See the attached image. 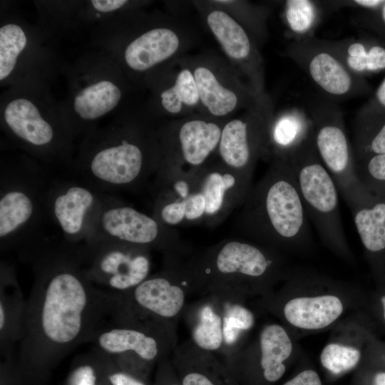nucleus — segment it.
I'll use <instances>...</instances> for the list:
<instances>
[{
  "instance_id": "7ed1b4c3",
  "label": "nucleus",
  "mask_w": 385,
  "mask_h": 385,
  "mask_svg": "<svg viewBox=\"0 0 385 385\" xmlns=\"http://www.w3.org/2000/svg\"><path fill=\"white\" fill-rule=\"evenodd\" d=\"M237 210L233 229L240 237L276 250L309 240L310 221L287 160L271 161Z\"/></svg>"
},
{
  "instance_id": "393cba45",
  "label": "nucleus",
  "mask_w": 385,
  "mask_h": 385,
  "mask_svg": "<svg viewBox=\"0 0 385 385\" xmlns=\"http://www.w3.org/2000/svg\"><path fill=\"white\" fill-rule=\"evenodd\" d=\"M122 97L119 86L108 79L91 82L74 96L73 108L78 119L83 124L92 123L113 111Z\"/></svg>"
},
{
  "instance_id": "9d476101",
  "label": "nucleus",
  "mask_w": 385,
  "mask_h": 385,
  "mask_svg": "<svg viewBox=\"0 0 385 385\" xmlns=\"http://www.w3.org/2000/svg\"><path fill=\"white\" fill-rule=\"evenodd\" d=\"M3 124L8 135L21 148L42 161L72 165L68 124L52 120L31 100L17 97L4 108Z\"/></svg>"
},
{
  "instance_id": "f704fd0d",
  "label": "nucleus",
  "mask_w": 385,
  "mask_h": 385,
  "mask_svg": "<svg viewBox=\"0 0 385 385\" xmlns=\"http://www.w3.org/2000/svg\"><path fill=\"white\" fill-rule=\"evenodd\" d=\"M360 350L354 346L329 343L322 349L320 362L328 371L339 374L354 368L361 359Z\"/></svg>"
},
{
  "instance_id": "f3484780",
  "label": "nucleus",
  "mask_w": 385,
  "mask_h": 385,
  "mask_svg": "<svg viewBox=\"0 0 385 385\" xmlns=\"http://www.w3.org/2000/svg\"><path fill=\"white\" fill-rule=\"evenodd\" d=\"M269 124L256 118H234L223 125L219 159L229 168L253 175L260 158L265 156Z\"/></svg>"
},
{
  "instance_id": "f03ea898",
  "label": "nucleus",
  "mask_w": 385,
  "mask_h": 385,
  "mask_svg": "<svg viewBox=\"0 0 385 385\" xmlns=\"http://www.w3.org/2000/svg\"><path fill=\"white\" fill-rule=\"evenodd\" d=\"M89 135L71 165L76 178L109 194L139 190L155 178L161 161L158 134L114 125Z\"/></svg>"
},
{
  "instance_id": "f8f14e48",
  "label": "nucleus",
  "mask_w": 385,
  "mask_h": 385,
  "mask_svg": "<svg viewBox=\"0 0 385 385\" xmlns=\"http://www.w3.org/2000/svg\"><path fill=\"white\" fill-rule=\"evenodd\" d=\"M85 273L99 288L130 292L150 275L151 251L118 242L92 240L79 245Z\"/></svg>"
},
{
  "instance_id": "58836bf2",
  "label": "nucleus",
  "mask_w": 385,
  "mask_h": 385,
  "mask_svg": "<svg viewBox=\"0 0 385 385\" xmlns=\"http://www.w3.org/2000/svg\"><path fill=\"white\" fill-rule=\"evenodd\" d=\"M152 385H181L172 364L170 357L158 363Z\"/></svg>"
},
{
  "instance_id": "ddd939ff",
  "label": "nucleus",
  "mask_w": 385,
  "mask_h": 385,
  "mask_svg": "<svg viewBox=\"0 0 385 385\" xmlns=\"http://www.w3.org/2000/svg\"><path fill=\"white\" fill-rule=\"evenodd\" d=\"M108 195L76 178L51 180L48 213L64 241L73 245L86 241Z\"/></svg>"
},
{
  "instance_id": "f257e3e1",
  "label": "nucleus",
  "mask_w": 385,
  "mask_h": 385,
  "mask_svg": "<svg viewBox=\"0 0 385 385\" xmlns=\"http://www.w3.org/2000/svg\"><path fill=\"white\" fill-rule=\"evenodd\" d=\"M34 282L19 343L20 385H47L53 370L110 318L114 293L86 276L79 245L48 240L27 259Z\"/></svg>"
},
{
  "instance_id": "4468645a",
  "label": "nucleus",
  "mask_w": 385,
  "mask_h": 385,
  "mask_svg": "<svg viewBox=\"0 0 385 385\" xmlns=\"http://www.w3.org/2000/svg\"><path fill=\"white\" fill-rule=\"evenodd\" d=\"M222 126L215 121L192 118L162 133L161 161L155 177L188 173L212 160Z\"/></svg>"
},
{
  "instance_id": "4c0bfd02",
  "label": "nucleus",
  "mask_w": 385,
  "mask_h": 385,
  "mask_svg": "<svg viewBox=\"0 0 385 385\" xmlns=\"http://www.w3.org/2000/svg\"><path fill=\"white\" fill-rule=\"evenodd\" d=\"M100 353L102 356L100 385H152V382L150 381L145 380L123 369L110 357Z\"/></svg>"
},
{
  "instance_id": "4be33fe9",
  "label": "nucleus",
  "mask_w": 385,
  "mask_h": 385,
  "mask_svg": "<svg viewBox=\"0 0 385 385\" xmlns=\"http://www.w3.org/2000/svg\"><path fill=\"white\" fill-rule=\"evenodd\" d=\"M180 46L176 33L168 28L148 30L128 43L123 53L125 64L135 71H145L167 60Z\"/></svg>"
},
{
  "instance_id": "423d86ee",
  "label": "nucleus",
  "mask_w": 385,
  "mask_h": 385,
  "mask_svg": "<svg viewBox=\"0 0 385 385\" xmlns=\"http://www.w3.org/2000/svg\"><path fill=\"white\" fill-rule=\"evenodd\" d=\"M192 262L202 296L244 299L265 291L281 275L277 250L240 237L193 253Z\"/></svg>"
},
{
  "instance_id": "39448f33",
  "label": "nucleus",
  "mask_w": 385,
  "mask_h": 385,
  "mask_svg": "<svg viewBox=\"0 0 385 385\" xmlns=\"http://www.w3.org/2000/svg\"><path fill=\"white\" fill-rule=\"evenodd\" d=\"M193 252L183 257L163 258V268L130 292L114 293L110 319L137 326L177 340V324L188 297L200 294L192 263Z\"/></svg>"
},
{
  "instance_id": "2f4dec72",
  "label": "nucleus",
  "mask_w": 385,
  "mask_h": 385,
  "mask_svg": "<svg viewBox=\"0 0 385 385\" xmlns=\"http://www.w3.org/2000/svg\"><path fill=\"white\" fill-rule=\"evenodd\" d=\"M102 356L95 349L75 357L63 385H100Z\"/></svg>"
},
{
  "instance_id": "6e6552de",
  "label": "nucleus",
  "mask_w": 385,
  "mask_h": 385,
  "mask_svg": "<svg viewBox=\"0 0 385 385\" xmlns=\"http://www.w3.org/2000/svg\"><path fill=\"white\" fill-rule=\"evenodd\" d=\"M310 222L331 249L346 255L347 242L342 221L337 185L321 161L313 135L288 158Z\"/></svg>"
},
{
  "instance_id": "473e14b6",
  "label": "nucleus",
  "mask_w": 385,
  "mask_h": 385,
  "mask_svg": "<svg viewBox=\"0 0 385 385\" xmlns=\"http://www.w3.org/2000/svg\"><path fill=\"white\" fill-rule=\"evenodd\" d=\"M346 66L352 71L361 73L385 68V48L374 46L368 50L360 42L348 45L345 56Z\"/></svg>"
},
{
  "instance_id": "37998d69",
  "label": "nucleus",
  "mask_w": 385,
  "mask_h": 385,
  "mask_svg": "<svg viewBox=\"0 0 385 385\" xmlns=\"http://www.w3.org/2000/svg\"><path fill=\"white\" fill-rule=\"evenodd\" d=\"M355 4L366 7V8H376L383 4L385 1L381 0H356L354 1Z\"/></svg>"
},
{
  "instance_id": "7c9ffc66",
  "label": "nucleus",
  "mask_w": 385,
  "mask_h": 385,
  "mask_svg": "<svg viewBox=\"0 0 385 385\" xmlns=\"http://www.w3.org/2000/svg\"><path fill=\"white\" fill-rule=\"evenodd\" d=\"M200 101L193 73L185 68L179 72L174 84L160 94L163 108L171 114L180 113L183 106H192Z\"/></svg>"
},
{
  "instance_id": "9b49d317",
  "label": "nucleus",
  "mask_w": 385,
  "mask_h": 385,
  "mask_svg": "<svg viewBox=\"0 0 385 385\" xmlns=\"http://www.w3.org/2000/svg\"><path fill=\"white\" fill-rule=\"evenodd\" d=\"M88 343L123 369L147 381L154 366L170 357L178 345L173 339L110 319L97 329Z\"/></svg>"
},
{
  "instance_id": "72a5a7b5",
  "label": "nucleus",
  "mask_w": 385,
  "mask_h": 385,
  "mask_svg": "<svg viewBox=\"0 0 385 385\" xmlns=\"http://www.w3.org/2000/svg\"><path fill=\"white\" fill-rule=\"evenodd\" d=\"M355 171L364 188L374 195H385V153L355 162Z\"/></svg>"
},
{
  "instance_id": "1a4fd4ad",
  "label": "nucleus",
  "mask_w": 385,
  "mask_h": 385,
  "mask_svg": "<svg viewBox=\"0 0 385 385\" xmlns=\"http://www.w3.org/2000/svg\"><path fill=\"white\" fill-rule=\"evenodd\" d=\"M92 240L141 247L160 252L163 258L185 257L193 252L176 229L161 224L152 215L144 213L111 194L86 241Z\"/></svg>"
},
{
  "instance_id": "a19ab883",
  "label": "nucleus",
  "mask_w": 385,
  "mask_h": 385,
  "mask_svg": "<svg viewBox=\"0 0 385 385\" xmlns=\"http://www.w3.org/2000/svg\"><path fill=\"white\" fill-rule=\"evenodd\" d=\"M128 3L125 0H93L91 1L93 8L99 12L108 13L120 9Z\"/></svg>"
},
{
  "instance_id": "79ce46f5",
  "label": "nucleus",
  "mask_w": 385,
  "mask_h": 385,
  "mask_svg": "<svg viewBox=\"0 0 385 385\" xmlns=\"http://www.w3.org/2000/svg\"><path fill=\"white\" fill-rule=\"evenodd\" d=\"M369 385H385V370L376 371L371 377Z\"/></svg>"
},
{
  "instance_id": "2eb2a0df",
  "label": "nucleus",
  "mask_w": 385,
  "mask_h": 385,
  "mask_svg": "<svg viewBox=\"0 0 385 385\" xmlns=\"http://www.w3.org/2000/svg\"><path fill=\"white\" fill-rule=\"evenodd\" d=\"M312 125L317 154L350 210L368 198L371 193L357 178L353 147L342 118L335 113L317 114Z\"/></svg>"
},
{
  "instance_id": "a878e982",
  "label": "nucleus",
  "mask_w": 385,
  "mask_h": 385,
  "mask_svg": "<svg viewBox=\"0 0 385 385\" xmlns=\"http://www.w3.org/2000/svg\"><path fill=\"white\" fill-rule=\"evenodd\" d=\"M307 68L313 81L326 93L343 96L352 91L354 78L350 70L330 52L316 51L309 57Z\"/></svg>"
},
{
  "instance_id": "a18cd8bd",
  "label": "nucleus",
  "mask_w": 385,
  "mask_h": 385,
  "mask_svg": "<svg viewBox=\"0 0 385 385\" xmlns=\"http://www.w3.org/2000/svg\"><path fill=\"white\" fill-rule=\"evenodd\" d=\"M380 304L381 307L382 318L385 323V294H383L380 298Z\"/></svg>"
},
{
  "instance_id": "bb28decb",
  "label": "nucleus",
  "mask_w": 385,
  "mask_h": 385,
  "mask_svg": "<svg viewBox=\"0 0 385 385\" xmlns=\"http://www.w3.org/2000/svg\"><path fill=\"white\" fill-rule=\"evenodd\" d=\"M217 297L222 308L223 346L218 356L223 361L243 345L245 335L255 326V316L244 299Z\"/></svg>"
},
{
  "instance_id": "cd10ccee",
  "label": "nucleus",
  "mask_w": 385,
  "mask_h": 385,
  "mask_svg": "<svg viewBox=\"0 0 385 385\" xmlns=\"http://www.w3.org/2000/svg\"><path fill=\"white\" fill-rule=\"evenodd\" d=\"M207 25L225 53L231 58L242 61L251 53V43L242 26L227 13L213 10L207 17Z\"/></svg>"
},
{
  "instance_id": "c9c22d12",
  "label": "nucleus",
  "mask_w": 385,
  "mask_h": 385,
  "mask_svg": "<svg viewBox=\"0 0 385 385\" xmlns=\"http://www.w3.org/2000/svg\"><path fill=\"white\" fill-rule=\"evenodd\" d=\"M385 153V122L377 128L359 125L354 149L355 162Z\"/></svg>"
},
{
  "instance_id": "e433bc0d",
  "label": "nucleus",
  "mask_w": 385,
  "mask_h": 385,
  "mask_svg": "<svg viewBox=\"0 0 385 385\" xmlns=\"http://www.w3.org/2000/svg\"><path fill=\"white\" fill-rule=\"evenodd\" d=\"M285 16L292 31L297 34L307 32L315 19V7L307 0L286 1Z\"/></svg>"
},
{
  "instance_id": "aec40b11",
  "label": "nucleus",
  "mask_w": 385,
  "mask_h": 385,
  "mask_svg": "<svg viewBox=\"0 0 385 385\" xmlns=\"http://www.w3.org/2000/svg\"><path fill=\"white\" fill-rule=\"evenodd\" d=\"M202 296L188 303L181 317L188 328L192 342L219 356L223 346L222 303L216 295Z\"/></svg>"
},
{
  "instance_id": "6ab92c4d",
  "label": "nucleus",
  "mask_w": 385,
  "mask_h": 385,
  "mask_svg": "<svg viewBox=\"0 0 385 385\" xmlns=\"http://www.w3.org/2000/svg\"><path fill=\"white\" fill-rule=\"evenodd\" d=\"M26 301L17 280L14 267L1 262L0 352L3 360L15 359L14 354L23 329Z\"/></svg>"
},
{
  "instance_id": "20e7f679",
  "label": "nucleus",
  "mask_w": 385,
  "mask_h": 385,
  "mask_svg": "<svg viewBox=\"0 0 385 385\" xmlns=\"http://www.w3.org/2000/svg\"><path fill=\"white\" fill-rule=\"evenodd\" d=\"M51 180L27 157L2 158L0 165V248L28 257L47 240V194Z\"/></svg>"
},
{
  "instance_id": "5701e85b",
  "label": "nucleus",
  "mask_w": 385,
  "mask_h": 385,
  "mask_svg": "<svg viewBox=\"0 0 385 385\" xmlns=\"http://www.w3.org/2000/svg\"><path fill=\"white\" fill-rule=\"evenodd\" d=\"M365 251L376 260L385 257V195L371 194L350 209Z\"/></svg>"
},
{
  "instance_id": "c756f323",
  "label": "nucleus",
  "mask_w": 385,
  "mask_h": 385,
  "mask_svg": "<svg viewBox=\"0 0 385 385\" xmlns=\"http://www.w3.org/2000/svg\"><path fill=\"white\" fill-rule=\"evenodd\" d=\"M28 39L23 28L8 23L0 28V80L4 81L13 73Z\"/></svg>"
},
{
  "instance_id": "dca6fc26",
  "label": "nucleus",
  "mask_w": 385,
  "mask_h": 385,
  "mask_svg": "<svg viewBox=\"0 0 385 385\" xmlns=\"http://www.w3.org/2000/svg\"><path fill=\"white\" fill-rule=\"evenodd\" d=\"M292 340L277 324H266L260 330L255 346L244 347L224 360L237 385L271 384L286 371L285 362L292 352Z\"/></svg>"
},
{
  "instance_id": "ea45409f",
  "label": "nucleus",
  "mask_w": 385,
  "mask_h": 385,
  "mask_svg": "<svg viewBox=\"0 0 385 385\" xmlns=\"http://www.w3.org/2000/svg\"><path fill=\"white\" fill-rule=\"evenodd\" d=\"M282 385H322L318 374L313 370H304Z\"/></svg>"
},
{
  "instance_id": "49530a36",
  "label": "nucleus",
  "mask_w": 385,
  "mask_h": 385,
  "mask_svg": "<svg viewBox=\"0 0 385 385\" xmlns=\"http://www.w3.org/2000/svg\"><path fill=\"white\" fill-rule=\"evenodd\" d=\"M381 16H382L384 21L385 22V2H384V6L382 7Z\"/></svg>"
},
{
  "instance_id": "c03bdc74",
  "label": "nucleus",
  "mask_w": 385,
  "mask_h": 385,
  "mask_svg": "<svg viewBox=\"0 0 385 385\" xmlns=\"http://www.w3.org/2000/svg\"><path fill=\"white\" fill-rule=\"evenodd\" d=\"M376 96L379 103L385 106V78L382 81L377 88Z\"/></svg>"
},
{
  "instance_id": "412c9836",
  "label": "nucleus",
  "mask_w": 385,
  "mask_h": 385,
  "mask_svg": "<svg viewBox=\"0 0 385 385\" xmlns=\"http://www.w3.org/2000/svg\"><path fill=\"white\" fill-rule=\"evenodd\" d=\"M341 299L332 294L294 297L282 309L284 319L292 326L306 330L324 329L342 314Z\"/></svg>"
},
{
  "instance_id": "0eeeda50",
  "label": "nucleus",
  "mask_w": 385,
  "mask_h": 385,
  "mask_svg": "<svg viewBox=\"0 0 385 385\" xmlns=\"http://www.w3.org/2000/svg\"><path fill=\"white\" fill-rule=\"evenodd\" d=\"M252 175L235 170L220 160L179 175L173 191L184 216V226L215 227L237 210L252 187Z\"/></svg>"
},
{
  "instance_id": "de8ad7c7",
  "label": "nucleus",
  "mask_w": 385,
  "mask_h": 385,
  "mask_svg": "<svg viewBox=\"0 0 385 385\" xmlns=\"http://www.w3.org/2000/svg\"><path fill=\"white\" fill-rule=\"evenodd\" d=\"M216 2L225 4V3L231 2V1H216Z\"/></svg>"
},
{
  "instance_id": "a211bd4d",
  "label": "nucleus",
  "mask_w": 385,
  "mask_h": 385,
  "mask_svg": "<svg viewBox=\"0 0 385 385\" xmlns=\"http://www.w3.org/2000/svg\"><path fill=\"white\" fill-rule=\"evenodd\" d=\"M170 360L181 385H237L218 356L190 339L176 346Z\"/></svg>"
},
{
  "instance_id": "c85d7f7f",
  "label": "nucleus",
  "mask_w": 385,
  "mask_h": 385,
  "mask_svg": "<svg viewBox=\"0 0 385 385\" xmlns=\"http://www.w3.org/2000/svg\"><path fill=\"white\" fill-rule=\"evenodd\" d=\"M193 75L200 101L212 116L224 117L236 108L237 94L224 86L210 69L198 66Z\"/></svg>"
},
{
  "instance_id": "b1692460",
  "label": "nucleus",
  "mask_w": 385,
  "mask_h": 385,
  "mask_svg": "<svg viewBox=\"0 0 385 385\" xmlns=\"http://www.w3.org/2000/svg\"><path fill=\"white\" fill-rule=\"evenodd\" d=\"M312 122L298 112L285 113L269 125L265 158L287 160L313 135Z\"/></svg>"
}]
</instances>
